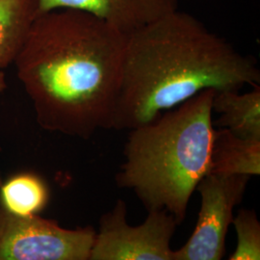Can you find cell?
Returning <instances> with one entry per match:
<instances>
[{
    "label": "cell",
    "mask_w": 260,
    "mask_h": 260,
    "mask_svg": "<svg viewBox=\"0 0 260 260\" xmlns=\"http://www.w3.org/2000/svg\"><path fill=\"white\" fill-rule=\"evenodd\" d=\"M125 39L82 11L38 16L14 64L41 127L82 139L111 129Z\"/></svg>",
    "instance_id": "1"
},
{
    "label": "cell",
    "mask_w": 260,
    "mask_h": 260,
    "mask_svg": "<svg viewBox=\"0 0 260 260\" xmlns=\"http://www.w3.org/2000/svg\"><path fill=\"white\" fill-rule=\"evenodd\" d=\"M259 83L253 58L178 8L126 35L111 129L155 121L206 89L241 91Z\"/></svg>",
    "instance_id": "2"
},
{
    "label": "cell",
    "mask_w": 260,
    "mask_h": 260,
    "mask_svg": "<svg viewBox=\"0 0 260 260\" xmlns=\"http://www.w3.org/2000/svg\"><path fill=\"white\" fill-rule=\"evenodd\" d=\"M216 92L204 90L157 120L130 129L116 176L119 187L132 190L148 211L166 210L178 225L197 186L209 173Z\"/></svg>",
    "instance_id": "3"
},
{
    "label": "cell",
    "mask_w": 260,
    "mask_h": 260,
    "mask_svg": "<svg viewBox=\"0 0 260 260\" xmlns=\"http://www.w3.org/2000/svg\"><path fill=\"white\" fill-rule=\"evenodd\" d=\"M92 226L61 228L38 215L19 217L0 206V260H89Z\"/></svg>",
    "instance_id": "4"
},
{
    "label": "cell",
    "mask_w": 260,
    "mask_h": 260,
    "mask_svg": "<svg viewBox=\"0 0 260 260\" xmlns=\"http://www.w3.org/2000/svg\"><path fill=\"white\" fill-rule=\"evenodd\" d=\"M139 225L127 223L125 202L103 214L89 260H173L177 221L166 210H149Z\"/></svg>",
    "instance_id": "5"
},
{
    "label": "cell",
    "mask_w": 260,
    "mask_h": 260,
    "mask_svg": "<svg viewBox=\"0 0 260 260\" xmlns=\"http://www.w3.org/2000/svg\"><path fill=\"white\" fill-rule=\"evenodd\" d=\"M250 176L206 175L197 186L201 209L189 240L173 252V260H220L225 251V238L233 223V210L241 204Z\"/></svg>",
    "instance_id": "6"
},
{
    "label": "cell",
    "mask_w": 260,
    "mask_h": 260,
    "mask_svg": "<svg viewBox=\"0 0 260 260\" xmlns=\"http://www.w3.org/2000/svg\"><path fill=\"white\" fill-rule=\"evenodd\" d=\"M39 15L52 10H78L127 35L178 9V0H38Z\"/></svg>",
    "instance_id": "7"
},
{
    "label": "cell",
    "mask_w": 260,
    "mask_h": 260,
    "mask_svg": "<svg viewBox=\"0 0 260 260\" xmlns=\"http://www.w3.org/2000/svg\"><path fill=\"white\" fill-rule=\"evenodd\" d=\"M208 174L259 176L260 138H243L226 128L215 130Z\"/></svg>",
    "instance_id": "8"
},
{
    "label": "cell",
    "mask_w": 260,
    "mask_h": 260,
    "mask_svg": "<svg viewBox=\"0 0 260 260\" xmlns=\"http://www.w3.org/2000/svg\"><path fill=\"white\" fill-rule=\"evenodd\" d=\"M212 111L220 114L217 125L243 138H260V86L249 93L240 91L216 92Z\"/></svg>",
    "instance_id": "9"
},
{
    "label": "cell",
    "mask_w": 260,
    "mask_h": 260,
    "mask_svg": "<svg viewBox=\"0 0 260 260\" xmlns=\"http://www.w3.org/2000/svg\"><path fill=\"white\" fill-rule=\"evenodd\" d=\"M38 16V0H0V70L14 64Z\"/></svg>",
    "instance_id": "10"
},
{
    "label": "cell",
    "mask_w": 260,
    "mask_h": 260,
    "mask_svg": "<svg viewBox=\"0 0 260 260\" xmlns=\"http://www.w3.org/2000/svg\"><path fill=\"white\" fill-rule=\"evenodd\" d=\"M49 200L47 183L33 173H20L0 185V206L12 215L27 217L42 212Z\"/></svg>",
    "instance_id": "11"
},
{
    "label": "cell",
    "mask_w": 260,
    "mask_h": 260,
    "mask_svg": "<svg viewBox=\"0 0 260 260\" xmlns=\"http://www.w3.org/2000/svg\"><path fill=\"white\" fill-rule=\"evenodd\" d=\"M233 225L237 233V247L230 260L260 259V223L253 210L240 209Z\"/></svg>",
    "instance_id": "12"
},
{
    "label": "cell",
    "mask_w": 260,
    "mask_h": 260,
    "mask_svg": "<svg viewBox=\"0 0 260 260\" xmlns=\"http://www.w3.org/2000/svg\"><path fill=\"white\" fill-rule=\"evenodd\" d=\"M6 88H7V84H6V81H5V75L0 70V93H2Z\"/></svg>",
    "instance_id": "13"
},
{
    "label": "cell",
    "mask_w": 260,
    "mask_h": 260,
    "mask_svg": "<svg viewBox=\"0 0 260 260\" xmlns=\"http://www.w3.org/2000/svg\"><path fill=\"white\" fill-rule=\"evenodd\" d=\"M1 183H2V182H1V175H0V185H1Z\"/></svg>",
    "instance_id": "14"
}]
</instances>
